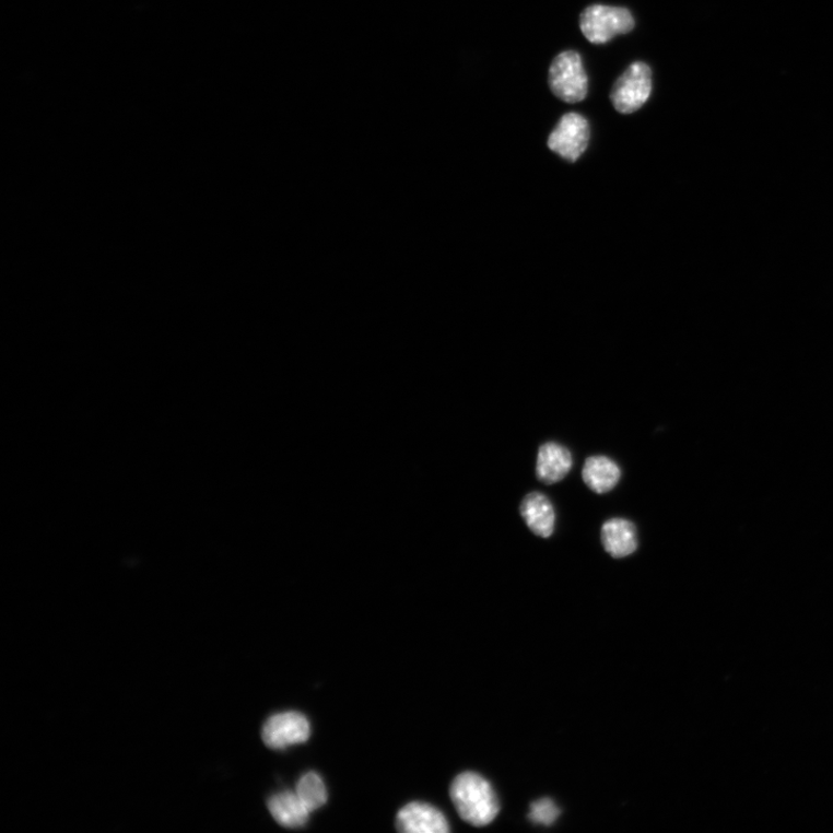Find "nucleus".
Here are the masks:
<instances>
[{"label":"nucleus","instance_id":"1","mask_svg":"<svg viewBox=\"0 0 833 833\" xmlns=\"http://www.w3.org/2000/svg\"><path fill=\"white\" fill-rule=\"evenodd\" d=\"M450 798L461 819L474 826L490 824L501 810L491 784L473 772H465L454 779Z\"/></svg>","mask_w":833,"mask_h":833},{"label":"nucleus","instance_id":"2","mask_svg":"<svg viewBox=\"0 0 833 833\" xmlns=\"http://www.w3.org/2000/svg\"><path fill=\"white\" fill-rule=\"evenodd\" d=\"M552 94L567 104H578L588 94V77L579 52L566 50L553 58L549 69Z\"/></svg>","mask_w":833,"mask_h":833},{"label":"nucleus","instance_id":"3","mask_svg":"<svg viewBox=\"0 0 833 833\" xmlns=\"http://www.w3.org/2000/svg\"><path fill=\"white\" fill-rule=\"evenodd\" d=\"M634 26L636 22L625 8L594 4L580 15V30L594 45H605L618 35L632 32Z\"/></svg>","mask_w":833,"mask_h":833},{"label":"nucleus","instance_id":"4","mask_svg":"<svg viewBox=\"0 0 833 833\" xmlns=\"http://www.w3.org/2000/svg\"><path fill=\"white\" fill-rule=\"evenodd\" d=\"M653 87L652 69L644 62L632 63L614 82L610 101L619 113L638 112L648 101Z\"/></svg>","mask_w":833,"mask_h":833},{"label":"nucleus","instance_id":"5","mask_svg":"<svg viewBox=\"0 0 833 833\" xmlns=\"http://www.w3.org/2000/svg\"><path fill=\"white\" fill-rule=\"evenodd\" d=\"M590 139L586 117L578 113L565 114L549 136V149L565 161L575 163L585 153Z\"/></svg>","mask_w":833,"mask_h":833},{"label":"nucleus","instance_id":"6","mask_svg":"<svg viewBox=\"0 0 833 833\" xmlns=\"http://www.w3.org/2000/svg\"><path fill=\"white\" fill-rule=\"evenodd\" d=\"M309 737V721L300 712L274 714V716L267 720L262 729L263 742L267 747L274 750L305 743Z\"/></svg>","mask_w":833,"mask_h":833},{"label":"nucleus","instance_id":"7","mask_svg":"<svg viewBox=\"0 0 833 833\" xmlns=\"http://www.w3.org/2000/svg\"><path fill=\"white\" fill-rule=\"evenodd\" d=\"M396 826L407 833H447L450 830L443 812L423 802L403 807L396 819Z\"/></svg>","mask_w":833,"mask_h":833},{"label":"nucleus","instance_id":"8","mask_svg":"<svg viewBox=\"0 0 833 833\" xmlns=\"http://www.w3.org/2000/svg\"><path fill=\"white\" fill-rule=\"evenodd\" d=\"M601 541L612 559L629 558L640 547L637 527L626 519H610L602 526Z\"/></svg>","mask_w":833,"mask_h":833},{"label":"nucleus","instance_id":"9","mask_svg":"<svg viewBox=\"0 0 833 833\" xmlns=\"http://www.w3.org/2000/svg\"><path fill=\"white\" fill-rule=\"evenodd\" d=\"M573 467L571 451L559 443L542 445L538 454L537 478L547 485L563 481Z\"/></svg>","mask_w":833,"mask_h":833},{"label":"nucleus","instance_id":"10","mask_svg":"<svg viewBox=\"0 0 833 833\" xmlns=\"http://www.w3.org/2000/svg\"><path fill=\"white\" fill-rule=\"evenodd\" d=\"M520 512L528 528L542 539L551 538L555 526V512L545 494L535 491L524 498Z\"/></svg>","mask_w":833,"mask_h":833},{"label":"nucleus","instance_id":"11","mask_svg":"<svg viewBox=\"0 0 833 833\" xmlns=\"http://www.w3.org/2000/svg\"><path fill=\"white\" fill-rule=\"evenodd\" d=\"M621 478L622 471L619 465L605 455L589 456L583 469L585 484L598 494L613 490Z\"/></svg>","mask_w":833,"mask_h":833},{"label":"nucleus","instance_id":"12","mask_svg":"<svg viewBox=\"0 0 833 833\" xmlns=\"http://www.w3.org/2000/svg\"><path fill=\"white\" fill-rule=\"evenodd\" d=\"M268 808L278 824L297 829L306 825L310 811L306 808L295 791L284 790L273 796Z\"/></svg>","mask_w":833,"mask_h":833},{"label":"nucleus","instance_id":"13","mask_svg":"<svg viewBox=\"0 0 833 833\" xmlns=\"http://www.w3.org/2000/svg\"><path fill=\"white\" fill-rule=\"evenodd\" d=\"M295 793L312 812L324 807L328 793L322 778L315 772H308L296 784Z\"/></svg>","mask_w":833,"mask_h":833},{"label":"nucleus","instance_id":"14","mask_svg":"<svg viewBox=\"0 0 833 833\" xmlns=\"http://www.w3.org/2000/svg\"><path fill=\"white\" fill-rule=\"evenodd\" d=\"M561 811L551 799H542L531 803L529 819L531 822L551 825L559 819Z\"/></svg>","mask_w":833,"mask_h":833}]
</instances>
